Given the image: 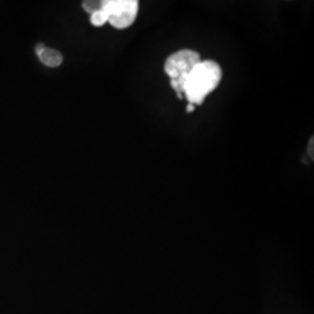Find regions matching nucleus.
<instances>
[{
  "label": "nucleus",
  "instance_id": "obj_1",
  "mask_svg": "<svg viewBox=\"0 0 314 314\" xmlns=\"http://www.w3.org/2000/svg\"><path fill=\"white\" fill-rule=\"evenodd\" d=\"M223 70L216 62L201 61L188 76L183 95L189 104L200 106L204 104L206 97L219 86Z\"/></svg>",
  "mask_w": 314,
  "mask_h": 314
},
{
  "label": "nucleus",
  "instance_id": "obj_2",
  "mask_svg": "<svg viewBox=\"0 0 314 314\" xmlns=\"http://www.w3.org/2000/svg\"><path fill=\"white\" fill-rule=\"evenodd\" d=\"M200 62V55L191 49L178 50L168 57L164 63V71L169 76L171 86L177 94L183 95L188 76Z\"/></svg>",
  "mask_w": 314,
  "mask_h": 314
},
{
  "label": "nucleus",
  "instance_id": "obj_3",
  "mask_svg": "<svg viewBox=\"0 0 314 314\" xmlns=\"http://www.w3.org/2000/svg\"><path fill=\"white\" fill-rule=\"evenodd\" d=\"M103 10L107 13L108 22L117 29L131 27L139 13L138 0H106Z\"/></svg>",
  "mask_w": 314,
  "mask_h": 314
},
{
  "label": "nucleus",
  "instance_id": "obj_4",
  "mask_svg": "<svg viewBox=\"0 0 314 314\" xmlns=\"http://www.w3.org/2000/svg\"><path fill=\"white\" fill-rule=\"evenodd\" d=\"M35 50H36V55L39 56L40 61H41L44 65L49 66V68H57V66H60L62 62H63V56L61 55L60 51L47 48L42 43L38 44Z\"/></svg>",
  "mask_w": 314,
  "mask_h": 314
},
{
  "label": "nucleus",
  "instance_id": "obj_5",
  "mask_svg": "<svg viewBox=\"0 0 314 314\" xmlns=\"http://www.w3.org/2000/svg\"><path fill=\"white\" fill-rule=\"evenodd\" d=\"M90 21L92 25L96 26V27H101V26H104L106 22H108V15L104 10H100L98 12H95L94 14H91Z\"/></svg>",
  "mask_w": 314,
  "mask_h": 314
},
{
  "label": "nucleus",
  "instance_id": "obj_6",
  "mask_svg": "<svg viewBox=\"0 0 314 314\" xmlns=\"http://www.w3.org/2000/svg\"><path fill=\"white\" fill-rule=\"evenodd\" d=\"M104 2H96V0H90V2H84L83 8L90 14H94L95 12H98L103 10Z\"/></svg>",
  "mask_w": 314,
  "mask_h": 314
},
{
  "label": "nucleus",
  "instance_id": "obj_7",
  "mask_svg": "<svg viewBox=\"0 0 314 314\" xmlns=\"http://www.w3.org/2000/svg\"><path fill=\"white\" fill-rule=\"evenodd\" d=\"M308 155L311 156V158L313 160V136L308 142Z\"/></svg>",
  "mask_w": 314,
  "mask_h": 314
},
{
  "label": "nucleus",
  "instance_id": "obj_8",
  "mask_svg": "<svg viewBox=\"0 0 314 314\" xmlns=\"http://www.w3.org/2000/svg\"><path fill=\"white\" fill-rule=\"evenodd\" d=\"M194 109H196V106H194V105L189 104V105L187 106V112H188V113H192Z\"/></svg>",
  "mask_w": 314,
  "mask_h": 314
},
{
  "label": "nucleus",
  "instance_id": "obj_9",
  "mask_svg": "<svg viewBox=\"0 0 314 314\" xmlns=\"http://www.w3.org/2000/svg\"><path fill=\"white\" fill-rule=\"evenodd\" d=\"M177 98H178L179 100L183 99V95L182 94H177Z\"/></svg>",
  "mask_w": 314,
  "mask_h": 314
}]
</instances>
